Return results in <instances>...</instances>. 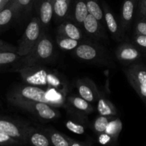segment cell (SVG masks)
Instances as JSON below:
<instances>
[{
  "mask_svg": "<svg viewBox=\"0 0 146 146\" xmlns=\"http://www.w3.org/2000/svg\"><path fill=\"white\" fill-rule=\"evenodd\" d=\"M65 92L54 88L50 87L49 89L46 90V98L47 100L49 105L52 106L58 107L61 106L64 101Z\"/></svg>",
  "mask_w": 146,
  "mask_h": 146,
  "instance_id": "ffe728a7",
  "label": "cell"
},
{
  "mask_svg": "<svg viewBox=\"0 0 146 146\" xmlns=\"http://www.w3.org/2000/svg\"><path fill=\"white\" fill-rule=\"evenodd\" d=\"M136 34H142L146 36V20H140L136 24Z\"/></svg>",
  "mask_w": 146,
  "mask_h": 146,
  "instance_id": "1f68e13d",
  "label": "cell"
},
{
  "mask_svg": "<svg viewBox=\"0 0 146 146\" xmlns=\"http://www.w3.org/2000/svg\"><path fill=\"white\" fill-rule=\"evenodd\" d=\"M57 44L58 46L64 51H72L77 48V46L80 44V41L62 35H57Z\"/></svg>",
  "mask_w": 146,
  "mask_h": 146,
  "instance_id": "484cf974",
  "label": "cell"
},
{
  "mask_svg": "<svg viewBox=\"0 0 146 146\" xmlns=\"http://www.w3.org/2000/svg\"><path fill=\"white\" fill-rule=\"evenodd\" d=\"M18 9L19 13L23 11H27L31 8L35 0H10Z\"/></svg>",
  "mask_w": 146,
  "mask_h": 146,
  "instance_id": "4dcf8cb0",
  "label": "cell"
},
{
  "mask_svg": "<svg viewBox=\"0 0 146 146\" xmlns=\"http://www.w3.org/2000/svg\"><path fill=\"white\" fill-rule=\"evenodd\" d=\"M9 102L11 105L30 112L43 120L52 121L58 118L60 115L59 112L54 108V107L45 103L21 101V100H11L9 101Z\"/></svg>",
  "mask_w": 146,
  "mask_h": 146,
  "instance_id": "277c9868",
  "label": "cell"
},
{
  "mask_svg": "<svg viewBox=\"0 0 146 146\" xmlns=\"http://www.w3.org/2000/svg\"><path fill=\"white\" fill-rule=\"evenodd\" d=\"M115 54L117 59L123 62H133L140 56L138 50L133 46L127 44L120 46L116 50Z\"/></svg>",
  "mask_w": 146,
  "mask_h": 146,
  "instance_id": "7c38bea8",
  "label": "cell"
},
{
  "mask_svg": "<svg viewBox=\"0 0 146 146\" xmlns=\"http://www.w3.org/2000/svg\"><path fill=\"white\" fill-rule=\"evenodd\" d=\"M88 14L85 0H74L73 18L77 25L82 26L83 21Z\"/></svg>",
  "mask_w": 146,
  "mask_h": 146,
  "instance_id": "d6986e66",
  "label": "cell"
},
{
  "mask_svg": "<svg viewBox=\"0 0 146 146\" xmlns=\"http://www.w3.org/2000/svg\"><path fill=\"white\" fill-rule=\"evenodd\" d=\"M135 11L134 0H125L121 11V25L123 29H127L133 19Z\"/></svg>",
  "mask_w": 146,
  "mask_h": 146,
  "instance_id": "ac0fdd59",
  "label": "cell"
},
{
  "mask_svg": "<svg viewBox=\"0 0 146 146\" xmlns=\"http://www.w3.org/2000/svg\"><path fill=\"white\" fill-rule=\"evenodd\" d=\"M28 125H24L10 118L0 116V131L18 140L21 145L27 144Z\"/></svg>",
  "mask_w": 146,
  "mask_h": 146,
  "instance_id": "52a82bcc",
  "label": "cell"
},
{
  "mask_svg": "<svg viewBox=\"0 0 146 146\" xmlns=\"http://www.w3.org/2000/svg\"><path fill=\"white\" fill-rule=\"evenodd\" d=\"M97 110L100 115L110 117L117 115V112L115 106L109 100L104 98L100 93L97 96Z\"/></svg>",
  "mask_w": 146,
  "mask_h": 146,
  "instance_id": "e0dca14e",
  "label": "cell"
},
{
  "mask_svg": "<svg viewBox=\"0 0 146 146\" xmlns=\"http://www.w3.org/2000/svg\"><path fill=\"white\" fill-rule=\"evenodd\" d=\"M82 27L84 31L89 35L94 37H102L103 31L102 24L96 19L92 14H88L85 19L84 20Z\"/></svg>",
  "mask_w": 146,
  "mask_h": 146,
  "instance_id": "5bb4252c",
  "label": "cell"
},
{
  "mask_svg": "<svg viewBox=\"0 0 146 146\" xmlns=\"http://www.w3.org/2000/svg\"><path fill=\"white\" fill-rule=\"evenodd\" d=\"M76 86L80 96L84 100L90 103H92L97 100L100 91L91 80L88 78L77 80Z\"/></svg>",
  "mask_w": 146,
  "mask_h": 146,
  "instance_id": "ba28073f",
  "label": "cell"
},
{
  "mask_svg": "<svg viewBox=\"0 0 146 146\" xmlns=\"http://www.w3.org/2000/svg\"><path fill=\"white\" fill-rule=\"evenodd\" d=\"M17 71L21 74L22 79L29 85L47 86L49 88L51 87L66 92L65 85L55 74L39 68L38 65L19 68Z\"/></svg>",
  "mask_w": 146,
  "mask_h": 146,
  "instance_id": "6da1fadb",
  "label": "cell"
},
{
  "mask_svg": "<svg viewBox=\"0 0 146 146\" xmlns=\"http://www.w3.org/2000/svg\"><path fill=\"white\" fill-rule=\"evenodd\" d=\"M140 14L143 17H146V0H140L139 5Z\"/></svg>",
  "mask_w": 146,
  "mask_h": 146,
  "instance_id": "d590c367",
  "label": "cell"
},
{
  "mask_svg": "<svg viewBox=\"0 0 146 146\" xmlns=\"http://www.w3.org/2000/svg\"><path fill=\"white\" fill-rule=\"evenodd\" d=\"M9 146H14V145H9Z\"/></svg>",
  "mask_w": 146,
  "mask_h": 146,
  "instance_id": "f35d334b",
  "label": "cell"
},
{
  "mask_svg": "<svg viewBox=\"0 0 146 146\" xmlns=\"http://www.w3.org/2000/svg\"><path fill=\"white\" fill-rule=\"evenodd\" d=\"M7 100L37 101L48 104L46 98V91L38 86L31 85L18 86L7 94Z\"/></svg>",
  "mask_w": 146,
  "mask_h": 146,
  "instance_id": "5b68a950",
  "label": "cell"
},
{
  "mask_svg": "<svg viewBox=\"0 0 146 146\" xmlns=\"http://www.w3.org/2000/svg\"><path fill=\"white\" fill-rule=\"evenodd\" d=\"M9 1L10 0H0V11L3 9Z\"/></svg>",
  "mask_w": 146,
  "mask_h": 146,
  "instance_id": "74e56055",
  "label": "cell"
},
{
  "mask_svg": "<svg viewBox=\"0 0 146 146\" xmlns=\"http://www.w3.org/2000/svg\"><path fill=\"white\" fill-rule=\"evenodd\" d=\"M112 118L113 117L104 116V115H100L99 117H97L94 121V124H93V128H94V131L98 135L104 133L107 126V124L112 119Z\"/></svg>",
  "mask_w": 146,
  "mask_h": 146,
  "instance_id": "83f0119b",
  "label": "cell"
},
{
  "mask_svg": "<svg viewBox=\"0 0 146 146\" xmlns=\"http://www.w3.org/2000/svg\"><path fill=\"white\" fill-rule=\"evenodd\" d=\"M21 57L16 51H0V68L17 62Z\"/></svg>",
  "mask_w": 146,
  "mask_h": 146,
  "instance_id": "4316f807",
  "label": "cell"
},
{
  "mask_svg": "<svg viewBox=\"0 0 146 146\" xmlns=\"http://www.w3.org/2000/svg\"><path fill=\"white\" fill-rule=\"evenodd\" d=\"M102 10L104 13V21L107 25L109 31L112 34V36L115 39L120 40L121 37V33H120V27L117 24V20L108 6L104 2H103L102 4Z\"/></svg>",
  "mask_w": 146,
  "mask_h": 146,
  "instance_id": "8fae6325",
  "label": "cell"
},
{
  "mask_svg": "<svg viewBox=\"0 0 146 146\" xmlns=\"http://www.w3.org/2000/svg\"><path fill=\"white\" fill-rule=\"evenodd\" d=\"M125 74L130 85L142 98L146 99V68L139 64H133L125 70Z\"/></svg>",
  "mask_w": 146,
  "mask_h": 146,
  "instance_id": "8992f818",
  "label": "cell"
},
{
  "mask_svg": "<svg viewBox=\"0 0 146 146\" xmlns=\"http://www.w3.org/2000/svg\"><path fill=\"white\" fill-rule=\"evenodd\" d=\"M21 144L18 140L0 131V146L16 145Z\"/></svg>",
  "mask_w": 146,
  "mask_h": 146,
  "instance_id": "f546056e",
  "label": "cell"
},
{
  "mask_svg": "<svg viewBox=\"0 0 146 146\" xmlns=\"http://www.w3.org/2000/svg\"><path fill=\"white\" fill-rule=\"evenodd\" d=\"M31 146H52L45 133H42L33 127L29 126L27 133V144Z\"/></svg>",
  "mask_w": 146,
  "mask_h": 146,
  "instance_id": "4fadbf2b",
  "label": "cell"
},
{
  "mask_svg": "<svg viewBox=\"0 0 146 146\" xmlns=\"http://www.w3.org/2000/svg\"><path fill=\"white\" fill-rule=\"evenodd\" d=\"M39 19L43 31L47 28L54 15L53 0H39Z\"/></svg>",
  "mask_w": 146,
  "mask_h": 146,
  "instance_id": "30bf717a",
  "label": "cell"
},
{
  "mask_svg": "<svg viewBox=\"0 0 146 146\" xmlns=\"http://www.w3.org/2000/svg\"><path fill=\"white\" fill-rule=\"evenodd\" d=\"M123 129V123L119 118H114L113 117L107 124L105 131L107 134L112 137L113 139H117Z\"/></svg>",
  "mask_w": 146,
  "mask_h": 146,
  "instance_id": "d4e9b609",
  "label": "cell"
},
{
  "mask_svg": "<svg viewBox=\"0 0 146 146\" xmlns=\"http://www.w3.org/2000/svg\"><path fill=\"white\" fill-rule=\"evenodd\" d=\"M113 140L110 135L107 134L106 133H102L99 134L98 141L101 145H107L110 141Z\"/></svg>",
  "mask_w": 146,
  "mask_h": 146,
  "instance_id": "e575fe53",
  "label": "cell"
},
{
  "mask_svg": "<svg viewBox=\"0 0 146 146\" xmlns=\"http://www.w3.org/2000/svg\"><path fill=\"white\" fill-rule=\"evenodd\" d=\"M87 11L101 24L104 22V13L97 0H85Z\"/></svg>",
  "mask_w": 146,
  "mask_h": 146,
  "instance_id": "cb8c5ba5",
  "label": "cell"
},
{
  "mask_svg": "<svg viewBox=\"0 0 146 146\" xmlns=\"http://www.w3.org/2000/svg\"><path fill=\"white\" fill-rule=\"evenodd\" d=\"M68 102L70 105L78 111L85 113H91L93 111V107L90 102L87 101L80 96H70L68 97Z\"/></svg>",
  "mask_w": 146,
  "mask_h": 146,
  "instance_id": "7402d4cb",
  "label": "cell"
},
{
  "mask_svg": "<svg viewBox=\"0 0 146 146\" xmlns=\"http://www.w3.org/2000/svg\"><path fill=\"white\" fill-rule=\"evenodd\" d=\"M134 41L138 46L146 48V36L142 34H136L134 37Z\"/></svg>",
  "mask_w": 146,
  "mask_h": 146,
  "instance_id": "d6a6232c",
  "label": "cell"
},
{
  "mask_svg": "<svg viewBox=\"0 0 146 146\" xmlns=\"http://www.w3.org/2000/svg\"><path fill=\"white\" fill-rule=\"evenodd\" d=\"M45 134L50 139L52 146H70V138L53 129L45 130Z\"/></svg>",
  "mask_w": 146,
  "mask_h": 146,
  "instance_id": "44dd1931",
  "label": "cell"
},
{
  "mask_svg": "<svg viewBox=\"0 0 146 146\" xmlns=\"http://www.w3.org/2000/svg\"><path fill=\"white\" fill-rule=\"evenodd\" d=\"M71 0H53L54 5V16L55 19L60 21L67 16Z\"/></svg>",
  "mask_w": 146,
  "mask_h": 146,
  "instance_id": "603a6c76",
  "label": "cell"
},
{
  "mask_svg": "<svg viewBox=\"0 0 146 146\" xmlns=\"http://www.w3.org/2000/svg\"><path fill=\"white\" fill-rule=\"evenodd\" d=\"M0 106H1V103H0Z\"/></svg>",
  "mask_w": 146,
  "mask_h": 146,
  "instance_id": "ab89813d",
  "label": "cell"
},
{
  "mask_svg": "<svg viewBox=\"0 0 146 146\" xmlns=\"http://www.w3.org/2000/svg\"><path fill=\"white\" fill-rule=\"evenodd\" d=\"M65 127L69 131L72 132L73 133L77 134V135H82L85 132V128H84V125H81L80 123H75L71 120L66 121Z\"/></svg>",
  "mask_w": 146,
  "mask_h": 146,
  "instance_id": "f1b7e54d",
  "label": "cell"
},
{
  "mask_svg": "<svg viewBox=\"0 0 146 146\" xmlns=\"http://www.w3.org/2000/svg\"><path fill=\"white\" fill-rule=\"evenodd\" d=\"M53 52L54 46L52 41L44 34L31 52L21 57L19 68L33 66L45 62L52 56Z\"/></svg>",
  "mask_w": 146,
  "mask_h": 146,
  "instance_id": "7a4b0ae2",
  "label": "cell"
},
{
  "mask_svg": "<svg viewBox=\"0 0 146 146\" xmlns=\"http://www.w3.org/2000/svg\"><path fill=\"white\" fill-rule=\"evenodd\" d=\"M16 51V52H17V47L0 39V51Z\"/></svg>",
  "mask_w": 146,
  "mask_h": 146,
  "instance_id": "836d02e7",
  "label": "cell"
},
{
  "mask_svg": "<svg viewBox=\"0 0 146 146\" xmlns=\"http://www.w3.org/2000/svg\"><path fill=\"white\" fill-rule=\"evenodd\" d=\"M57 34L78 41L82 38V32L80 28L71 21L61 23L57 28Z\"/></svg>",
  "mask_w": 146,
  "mask_h": 146,
  "instance_id": "9a60e30c",
  "label": "cell"
},
{
  "mask_svg": "<svg viewBox=\"0 0 146 146\" xmlns=\"http://www.w3.org/2000/svg\"><path fill=\"white\" fill-rule=\"evenodd\" d=\"M74 54L81 61H92L100 57V50L94 44H80L74 50Z\"/></svg>",
  "mask_w": 146,
  "mask_h": 146,
  "instance_id": "9c48e42d",
  "label": "cell"
},
{
  "mask_svg": "<svg viewBox=\"0 0 146 146\" xmlns=\"http://www.w3.org/2000/svg\"><path fill=\"white\" fill-rule=\"evenodd\" d=\"M70 146H87L84 145V144L82 143H80V142H77V141H74V140L72 139V138H70Z\"/></svg>",
  "mask_w": 146,
  "mask_h": 146,
  "instance_id": "8d00e7d4",
  "label": "cell"
},
{
  "mask_svg": "<svg viewBox=\"0 0 146 146\" xmlns=\"http://www.w3.org/2000/svg\"><path fill=\"white\" fill-rule=\"evenodd\" d=\"M44 33L38 17H33L26 27L24 34L19 41L17 54L21 57L29 54Z\"/></svg>",
  "mask_w": 146,
  "mask_h": 146,
  "instance_id": "3957f363",
  "label": "cell"
},
{
  "mask_svg": "<svg viewBox=\"0 0 146 146\" xmlns=\"http://www.w3.org/2000/svg\"><path fill=\"white\" fill-rule=\"evenodd\" d=\"M19 14L18 9L11 1L0 11V29L7 27Z\"/></svg>",
  "mask_w": 146,
  "mask_h": 146,
  "instance_id": "2e32d148",
  "label": "cell"
}]
</instances>
